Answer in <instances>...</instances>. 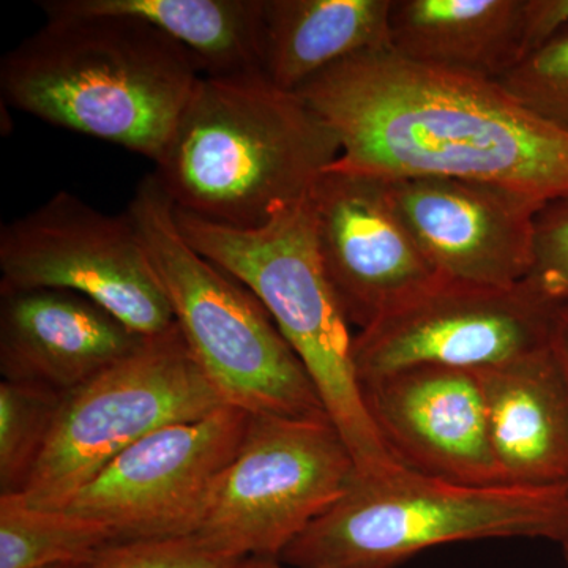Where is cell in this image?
Instances as JSON below:
<instances>
[{"mask_svg":"<svg viewBox=\"0 0 568 568\" xmlns=\"http://www.w3.org/2000/svg\"><path fill=\"white\" fill-rule=\"evenodd\" d=\"M394 0H264L263 73L298 92L321 73L390 50Z\"/></svg>","mask_w":568,"mask_h":568,"instance_id":"obj_18","label":"cell"},{"mask_svg":"<svg viewBox=\"0 0 568 568\" xmlns=\"http://www.w3.org/2000/svg\"><path fill=\"white\" fill-rule=\"evenodd\" d=\"M551 347L568 384V306H562L559 310L558 317H556Z\"/></svg>","mask_w":568,"mask_h":568,"instance_id":"obj_26","label":"cell"},{"mask_svg":"<svg viewBox=\"0 0 568 568\" xmlns=\"http://www.w3.org/2000/svg\"><path fill=\"white\" fill-rule=\"evenodd\" d=\"M174 215L183 239L265 306L312 376L357 473H384L402 465L366 409L355 373L354 336L317 252L308 196L250 230L222 226L178 209Z\"/></svg>","mask_w":568,"mask_h":568,"instance_id":"obj_6","label":"cell"},{"mask_svg":"<svg viewBox=\"0 0 568 568\" xmlns=\"http://www.w3.org/2000/svg\"><path fill=\"white\" fill-rule=\"evenodd\" d=\"M487 538L568 540V484H455L405 465L355 473L345 495L295 537L291 568H395L439 545Z\"/></svg>","mask_w":568,"mask_h":568,"instance_id":"obj_4","label":"cell"},{"mask_svg":"<svg viewBox=\"0 0 568 568\" xmlns=\"http://www.w3.org/2000/svg\"><path fill=\"white\" fill-rule=\"evenodd\" d=\"M111 541L114 534L102 523L0 495V568L88 564Z\"/></svg>","mask_w":568,"mask_h":568,"instance_id":"obj_20","label":"cell"},{"mask_svg":"<svg viewBox=\"0 0 568 568\" xmlns=\"http://www.w3.org/2000/svg\"><path fill=\"white\" fill-rule=\"evenodd\" d=\"M560 308L528 282L493 287L440 276L354 336L358 383L413 366L480 373L506 365L551 346Z\"/></svg>","mask_w":568,"mask_h":568,"instance_id":"obj_10","label":"cell"},{"mask_svg":"<svg viewBox=\"0 0 568 568\" xmlns=\"http://www.w3.org/2000/svg\"><path fill=\"white\" fill-rule=\"evenodd\" d=\"M0 373L69 394L134 353L145 336L62 290H0Z\"/></svg>","mask_w":568,"mask_h":568,"instance_id":"obj_15","label":"cell"},{"mask_svg":"<svg viewBox=\"0 0 568 568\" xmlns=\"http://www.w3.org/2000/svg\"><path fill=\"white\" fill-rule=\"evenodd\" d=\"M201 77L178 41L115 14L47 18L0 62V88L11 106L153 163Z\"/></svg>","mask_w":568,"mask_h":568,"instance_id":"obj_3","label":"cell"},{"mask_svg":"<svg viewBox=\"0 0 568 568\" xmlns=\"http://www.w3.org/2000/svg\"><path fill=\"white\" fill-rule=\"evenodd\" d=\"M366 409L402 465L455 484H504L477 373L413 366L362 386Z\"/></svg>","mask_w":568,"mask_h":568,"instance_id":"obj_14","label":"cell"},{"mask_svg":"<svg viewBox=\"0 0 568 568\" xmlns=\"http://www.w3.org/2000/svg\"><path fill=\"white\" fill-rule=\"evenodd\" d=\"M39 6L47 18L115 14L149 22L185 48L203 77L263 73L264 0H44Z\"/></svg>","mask_w":568,"mask_h":568,"instance_id":"obj_19","label":"cell"},{"mask_svg":"<svg viewBox=\"0 0 568 568\" xmlns=\"http://www.w3.org/2000/svg\"><path fill=\"white\" fill-rule=\"evenodd\" d=\"M227 406L194 361L178 324L63 395L47 446L20 493L62 510L108 463L164 426Z\"/></svg>","mask_w":568,"mask_h":568,"instance_id":"obj_7","label":"cell"},{"mask_svg":"<svg viewBox=\"0 0 568 568\" xmlns=\"http://www.w3.org/2000/svg\"><path fill=\"white\" fill-rule=\"evenodd\" d=\"M526 282L552 304L568 306V194L538 212L536 253Z\"/></svg>","mask_w":568,"mask_h":568,"instance_id":"obj_24","label":"cell"},{"mask_svg":"<svg viewBox=\"0 0 568 568\" xmlns=\"http://www.w3.org/2000/svg\"><path fill=\"white\" fill-rule=\"evenodd\" d=\"M85 564H61V566H52L47 568H84Z\"/></svg>","mask_w":568,"mask_h":568,"instance_id":"obj_28","label":"cell"},{"mask_svg":"<svg viewBox=\"0 0 568 568\" xmlns=\"http://www.w3.org/2000/svg\"><path fill=\"white\" fill-rule=\"evenodd\" d=\"M248 418L223 406L164 426L108 463L62 510L102 523L115 541L189 536L237 454Z\"/></svg>","mask_w":568,"mask_h":568,"instance_id":"obj_11","label":"cell"},{"mask_svg":"<svg viewBox=\"0 0 568 568\" xmlns=\"http://www.w3.org/2000/svg\"><path fill=\"white\" fill-rule=\"evenodd\" d=\"M497 81L530 111L568 130V26Z\"/></svg>","mask_w":568,"mask_h":568,"instance_id":"obj_22","label":"cell"},{"mask_svg":"<svg viewBox=\"0 0 568 568\" xmlns=\"http://www.w3.org/2000/svg\"><path fill=\"white\" fill-rule=\"evenodd\" d=\"M241 558L196 534L111 541L84 568H235Z\"/></svg>","mask_w":568,"mask_h":568,"instance_id":"obj_23","label":"cell"},{"mask_svg":"<svg viewBox=\"0 0 568 568\" xmlns=\"http://www.w3.org/2000/svg\"><path fill=\"white\" fill-rule=\"evenodd\" d=\"M342 155L331 123L263 73L201 77L152 175L178 211L250 230Z\"/></svg>","mask_w":568,"mask_h":568,"instance_id":"obj_2","label":"cell"},{"mask_svg":"<svg viewBox=\"0 0 568 568\" xmlns=\"http://www.w3.org/2000/svg\"><path fill=\"white\" fill-rule=\"evenodd\" d=\"M568 26V0H525L523 61L541 50Z\"/></svg>","mask_w":568,"mask_h":568,"instance_id":"obj_25","label":"cell"},{"mask_svg":"<svg viewBox=\"0 0 568 568\" xmlns=\"http://www.w3.org/2000/svg\"><path fill=\"white\" fill-rule=\"evenodd\" d=\"M125 213L190 353L223 402L250 416L331 418L260 298L183 239L174 205L152 174Z\"/></svg>","mask_w":568,"mask_h":568,"instance_id":"obj_5","label":"cell"},{"mask_svg":"<svg viewBox=\"0 0 568 568\" xmlns=\"http://www.w3.org/2000/svg\"><path fill=\"white\" fill-rule=\"evenodd\" d=\"M235 568H291L284 566L278 559L268 558H245Z\"/></svg>","mask_w":568,"mask_h":568,"instance_id":"obj_27","label":"cell"},{"mask_svg":"<svg viewBox=\"0 0 568 568\" xmlns=\"http://www.w3.org/2000/svg\"><path fill=\"white\" fill-rule=\"evenodd\" d=\"M399 219L437 274L480 286L526 282L544 203L493 183L448 178L386 179Z\"/></svg>","mask_w":568,"mask_h":568,"instance_id":"obj_13","label":"cell"},{"mask_svg":"<svg viewBox=\"0 0 568 568\" xmlns=\"http://www.w3.org/2000/svg\"><path fill=\"white\" fill-rule=\"evenodd\" d=\"M477 376L504 484H568V384L552 347Z\"/></svg>","mask_w":568,"mask_h":568,"instance_id":"obj_16","label":"cell"},{"mask_svg":"<svg viewBox=\"0 0 568 568\" xmlns=\"http://www.w3.org/2000/svg\"><path fill=\"white\" fill-rule=\"evenodd\" d=\"M63 395L36 384L0 383V495L24 487L47 446Z\"/></svg>","mask_w":568,"mask_h":568,"instance_id":"obj_21","label":"cell"},{"mask_svg":"<svg viewBox=\"0 0 568 568\" xmlns=\"http://www.w3.org/2000/svg\"><path fill=\"white\" fill-rule=\"evenodd\" d=\"M560 547H562L564 560H566V568H568V540L564 541V544L560 545Z\"/></svg>","mask_w":568,"mask_h":568,"instance_id":"obj_29","label":"cell"},{"mask_svg":"<svg viewBox=\"0 0 568 568\" xmlns=\"http://www.w3.org/2000/svg\"><path fill=\"white\" fill-rule=\"evenodd\" d=\"M525 0H394L390 50L406 61L500 80L523 61Z\"/></svg>","mask_w":568,"mask_h":568,"instance_id":"obj_17","label":"cell"},{"mask_svg":"<svg viewBox=\"0 0 568 568\" xmlns=\"http://www.w3.org/2000/svg\"><path fill=\"white\" fill-rule=\"evenodd\" d=\"M0 290H62L102 306L141 336L175 325L132 220L67 192L0 230Z\"/></svg>","mask_w":568,"mask_h":568,"instance_id":"obj_9","label":"cell"},{"mask_svg":"<svg viewBox=\"0 0 568 568\" xmlns=\"http://www.w3.org/2000/svg\"><path fill=\"white\" fill-rule=\"evenodd\" d=\"M357 473L331 418L250 416L193 534L237 558L278 559Z\"/></svg>","mask_w":568,"mask_h":568,"instance_id":"obj_8","label":"cell"},{"mask_svg":"<svg viewBox=\"0 0 568 568\" xmlns=\"http://www.w3.org/2000/svg\"><path fill=\"white\" fill-rule=\"evenodd\" d=\"M308 200L317 252L351 325L365 331L440 278L396 213L386 179L334 163Z\"/></svg>","mask_w":568,"mask_h":568,"instance_id":"obj_12","label":"cell"},{"mask_svg":"<svg viewBox=\"0 0 568 568\" xmlns=\"http://www.w3.org/2000/svg\"><path fill=\"white\" fill-rule=\"evenodd\" d=\"M295 93L338 134L339 166L383 179L487 182L544 204L568 194V130L497 80L381 50L332 67Z\"/></svg>","mask_w":568,"mask_h":568,"instance_id":"obj_1","label":"cell"}]
</instances>
